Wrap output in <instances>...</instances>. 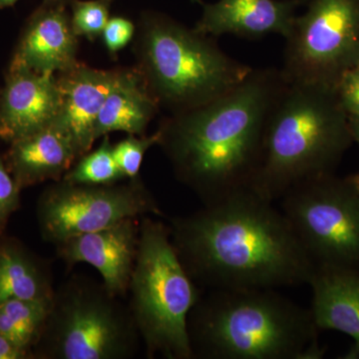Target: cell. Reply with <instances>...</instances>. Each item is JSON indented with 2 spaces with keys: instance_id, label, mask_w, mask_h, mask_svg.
Listing matches in <instances>:
<instances>
[{
  "instance_id": "cell-13",
  "label": "cell",
  "mask_w": 359,
  "mask_h": 359,
  "mask_svg": "<svg viewBox=\"0 0 359 359\" xmlns=\"http://www.w3.org/2000/svg\"><path fill=\"white\" fill-rule=\"evenodd\" d=\"M59 93L55 74L11 68L0 101V138L13 142L55 120Z\"/></svg>"
},
{
  "instance_id": "cell-24",
  "label": "cell",
  "mask_w": 359,
  "mask_h": 359,
  "mask_svg": "<svg viewBox=\"0 0 359 359\" xmlns=\"http://www.w3.org/2000/svg\"><path fill=\"white\" fill-rule=\"evenodd\" d=\"M136 34V26L131 20L121 16L110 18L102 35L104 45L110 55L115 56L133 40Z\"/></svg>"
},
{
  "instance_id": "cell-23",
  "label": "cell",
  "mask_w": 359,
  "mask_h": 359,
  "mask_svg": "<svg viewBox=\"0 0 359 359\" xmlns=\"http://www.w3.org/2000/svg\"><path fill=\"white\" fill-rule=\"evenodd\" d=\"M159 133L156 131L151 136L129 135L126 139L113 146V153L118 166L125 178H139L142 163L146 153L151 147L158 145Z\"/></svg>"
},
{
  "instance_id": "cell-31",
  "label": "cell",
  "mask_w": 359,
  "mask_h": 359,
  "mask_svg": "<svg viewBox=\"0 0 359 359\" xmlns=\"http://www.w3.org/2000/svg\"><path fill=\"white\" fill-rule=\"evenodd\" d=\"M348 179L351 180V182L353 183L354 188H355L356 191H358L359 193V172L358 174L354 175V176L351 177V178Z\"/></svg>"
},
{
  "instance_id": "cell-14",
  "label": "cell",
  "mask_w": 359,
  "mask_h": 359,
  "mask_svg": "<svg viewBox=\"0 0 359 359\" xmlns=\"http://www.w3.org/2000/svg\"><path fill=\"white\" fill-rule=\"evenodd\" d=\"M308 0H219L202 4V18L195 29L207 36L235 35L257 39L269 34L287 39L295 13Z\"/></svg>"
},
{
  "instance_id": "cell-18",
  "label": "cell",
  "mask_w": 359,
  "mask_h": 359,
  "mask_svg": "<svg viewBox=\"0 0 359 359\" xmlns=\"http://www.w3.org/2000/svg\"><path fill=\"white\" fill-rule=\"evenodd\" d=\"M159 109L138 70L123 69L97 118L94 138L113 132L141 136Z\"/></svg>"
},
{
  "instance_id": "cell-15",
  "label": "cell",
  "mask_w": 359,
  "mask_h": 359,
  "mask_svg": "<svg viewBox=\"0 0 359 359\" xmlns=\"http://www.w3.org/2000/svg\"><path fill=\"white\" fill-rule=\"evenodd\" d=\"M78 39L63 4H43L33 14L11 62L40 74H58L77 65Z\"/></svg>"
},
{
  "instance_id": "cell-8",
  "label": "cell",
  "mask_w": 359,
  "mask_h": 359,
  "mask_svg": "<svg viewBox=\"0 0 359 359\" xmlns=\"http://www.w3.org/2000/svg\"><path fill=\"white\" fill-rule=\"evenodd\" d=\"M280 211L314 264L359 266V193L334 173L306 180L280 198Z\"/></svg>"
},
{
  "instance_id": "cell-4",
  "label": "cell",
  "mask_w": 359,
  "mask_h": 359,
  "mask_svg": "<svg viewBox=\"0 0 359 359\" xmlns=\"http://www.w3.org/2000/svg\"><path fill=\"white\" fill-rule=\"evenodd\" d=\"M353 141L335 87L287 83L266 124L252 190L280 200L302 181L334 173Z\"/></svg>"
},
{
  "instance_id": "cell-32",
  "label": "cell",
  "mask_w": 359,
  "mask_h": 359,
  "mask_svg": "<svg viewBox=\"0 0 359 359\" xmlns=\"http://www.w3.org/2000/svg\"><path fill=\"white\" fill-rule=\"evenodd\" d=\"M194 1H195V0H194ZM197 1H199V2H201V1H200V0H197Z\"/></svg>"
},
{
  "instance_id": "cell-26",
  "label": "cell",
  "mask_w": 359,
  "mask_h": 359,
  "mask_svg": "<svg viewBox=\"0 0 359 359\" xmlns=\"http://www.w3.org/2000/svg\"><path fill=\"white\" fill-rule=\"evenodd\" d=\"M20 201V186L11 176L0 158V230L4 228L11 212Z\"/></svg>"
},
{
  "instance_id": "cell-5",
  "label": "cell",
  "mask_w": 359,
  "mask_h": 359,
  "mask_svg": "<svg viewBox=\"0 0 359 359\" xmlns=\"http://www.w3.org/2000/svg\"><path fill=\"white\" fill-rule=\"evenodd\" d=\"M135 42L136 69L169 115L224 95L252 70L224 53L212 37L162 13L143 14Z\"/></svg>"
},
{
  "instance_id": "cell-21",
  "label": "cell",
  "mask_w": 359,
  "mask_h": 359,
  "mask_svg": "<svg viewBox=\"0 0 359 359\" xmlns=\"http://www.w3.org/2000/svg\"><path fill=\"white\" fill-rule=\"evenodd\" d=\"M53 304L52 299H11L0 309L7 314L25 337L28 346L39 337L48 318Z\"/></svg>"
},
{
  "instance_id": "cell-30",
  "label": "cell",
  "mask_w": 359,
  "mask_h": 359,
  "mask_svg": "<svg viewBox=\"0 0 359 359\" xmlns=\"http://www.w3.org/2000/svg\"><path fill=\"white\" fill-rule=\"evenodd\" d=\"M18 0H0V8H4V7L13 6L15 4Z\"/></svg>"
},
{
  "instance_id": "cell-22",
  "label": "cell",
  "mask_w": 359,
  "mask_h": 359,
  "mask_svg": "<svg viewBox=\"0 0 359 359\" xmlns=\"http://www.w3.org/2000/svg\"><path fill=\"white\" fill-rule=\"evenodd\" d=\"M113 0H72L71 25L78 37L95 41L102 35L110 20V7Z\"/></svg>"
},
{
  "instance_id": "cell-12",
  "label": "cell",
  "mask_w": 359,
  "mask_h": 359,
  "mask_svg": "<svg viewBox=\"0 0 359 359\" xmlns=\"http://www.w3.org/2000/svg\"><path fill=\"white\" fill-rule=\"evenodd\" d=\"M122 72L95 69L79 62L56 74L59 106L54 123L70 134L81 156L88 153L95 142L97 118Z\"/></svg>"
},
{
  "instance_id": "cell-17",
  "label": "cell",
  "mask_w": 359,
  "mask_h": 359,
  "mask_svg": "<svg viewBox=\"0 0 359 359\" xmlns=\"http://www.w3.org/2000/svg\"><path fill=\"white\" fill-rule=\"evenodd\" d=\"M11 144L9 162L20 187L59 181L81 157L70 134L54 122Z\"/></svg>"
},
{
  "instance_id": "cell-9",
  "label": "cell",
  "mask_w": 359,
  "mask_h": 359,
  "mask_svg": "<svg viewBox=\"0 0 359 359\" xmlns=\"http://www.w3.org/2000/svg\"><path fill=\"white\" fill-rule=\"evenodd\" d=\"M285 39L280 68L287 84L337 88L344 72L359 65V0H308Z\"/></svg>"
},
{
  "instance_id": "cell-10",
  "label": "cell",
  "mask_w": 359,
  "mask_h": 359,
  "mask_svg": "<svg viewBox=\"0 0 359 359\" xmlns=\"http://www.w3.org/2000/svg\"><path fill=\"white\" fill-rule=\"evenodd\" d=\"M145 214L160 216L162 212L139 178L125 185H83L61 180L45 191L39 204L42 237L54 245Z\"/></svg>"
},
{
  "instance_id": "cell-16",
  "label": "cell",
  "mask_w": 359,
  "mask_h": 359,
  "mask_svg": "<svg viewBox=\"0 0 359 359\" xmlns=\"http://www.w3.org/2000/svg\"><path fill=\"white\" fill-rule=\"evenodd\" d=\"M313 299L309 308L314 325L334 330L354 340L346 358H359V269L316 264L309 280Z\"/></svg>"
},
{
  "instance_id": "cell-19",
  "label": "cell",
  "mask_w": 359,
  "mask_h": 359,
  "mask_svg": "<svg viewBox=\"0 0 359 359\" xmlns=\"http://www.w3.org/2000/svg\"><path fill=\"white\" fill-rule=\"evenodd\" d=\"M54 294L29 257L15 249L0 250V306L11 299H52Z\"/></svg>"
},
{
  "instance_id": "cell-11",
  "label": "cell",
  "mask_w": 359,
  "mask_h": 359,
  "mask_svg": "<svg viewBox=\"0 0 359 359\" xmlns=\"http://www.w3.org/2000/svg\"><path fill=\"white\" fill-rule=\"evenodd\" d=\"M140 224L137 218L63 241L59 256L69 266L85 263L99 271L105 289L118 297L129 290L138 250Z\"/></svg>"
},
{
  "instance_id": "cell-28",
  "label": "cell",
  "mask_w": 359,
  "mask_h": 359,
  "mask_svg": "<svg viewBox=\"0 0 359 359\" xmlns=\"http://www.w3.org/2000/svg\"><path fill=\"white\" fill-rule=\"evenodd\" d=\"M348 123L353 141L359 144V116H348Z\"/></svg>"
},
{
  "instance_id": "cell-2",
  "label": "cell",
  "mask_w": 359,
  "mask_h": 359,
  "mask_svg": "<svg viewBox=\"0 0 359 359\" xmlns=\"http://www.w3.org/2000/svg\"><path fill=\"white\" fill-rule=\"evenodd\" d=\"M285 86L280 69L252 68L224 95L161 123L158 145L203 204L252 190L266 124Z\"/></svg>"
},
{
  "instance_id": "cell-6",
  "label": "cell",
  "mask_w": 359,
  "mask_h": 359,
  "mask_svg": "<svg viewBox=\"0 0 359 359\" xmlns=\"http://www.w3.org/2000/svg\"><path fill=\"white\" fill-rule=\"evenodd\" d=\"M129 290L131 313L148 355L193 358L188 320L199 290L175 249L170 228L161 222L145 218L140 224Z\"/></svg>"
},
{
  "instance_id": "cell-20",
  "label": "cell",
  "mask_w": 359,
  "mask_h": 359,
  "mask_svg": "<svg viewBox=\"0 0 359 359\" xmlns=\"http://www.w3.org/2000/svg\"><path fill=\"white\" fill-rule=\"evenodd\" d=\"M123 179L125 176L116 162L108 135L96 150L81 156L62 178L68 183L83 185H111Z\"/></svg>"
},
{
  "instance_id": "cell-29",
  "label": "cell",
  "mask_w": 359,
  "mask_h": 359,
  "mask_svg": "<svg viewBox=\"0 0 359 359\" xmlns=\"http://www.w3.org/2000/svg\"><path fill=\"white\" fill-rule=\"evenodd\" d=\"M72 0H44V4H63L66 6L67 4H70Z\"/></svg>"
},
{
  "instance_id": "cell-3",
  "label": "cell",
  "mask_w": 359,
  "mask_h": 359,
  "mask_svg": "<svg viewBox=\"0 0 359 359\" xmlns=\"http://www.w3.org/2000/svg\"><path fill=\"white\" fill-rule=\"evenodd\" d=\"M194 358L316 359L323 356L309 309L276 289H218L188 320Z\"/></svg>"
},
{
  "instance_id": "cell-25",
  "label": "cell",
  "mask_w": 359,
  "mask_h": 359,
  "mask_svg": "<svg viewBox=\"0 0 359 359\" xmlns=\"http://www.w3.org/2000/svg\"><path fill=\"white\" fill-rule=\"evenodd\" d=\"M335 90L347 115L359 116V65L342 74Z\"/></svg>"
},
{
  "instance_id": "cell-7",
  "label": "cell",
  "mask_w": 359,
  "mask_h": 359,
  "mask_svg": "<svg viewBox=\"0 0 359 359\" xmlns=\"http://www.w3.org/2000/svg\"><path fill=\"white\" fill-rule=\"evenodd\" d=\"M42 332L55 359H124L138 347L131 311L104 285L86 280H71L54 294Z\"/></svg>"
},
{
  "instance_id": "cell-27",
  "label": "cell",
  "mask_w": 359,
  "mask_h": 359,
  "mask_svg": "<svg viewBox=\"0 0 359 359\" xmlns=\"http://www.w3.org/2000/svg\"><path fill=\"white\" fill-rule=\"evenodd\" d=\"M25 349L15 346L11 340L0 334V359H20L25 358Z\"/></svg>"
},
{
  "instance_id": "cell-1",
  "label": "cell",
  "mask_w": 359,
  "mask_h": 359,
  "mask_svg": "<svg viewBox=\"0 0 359 359\" xmlns=\"http://www.w3.org/2000/svg\"><path fill=\"white\" fill-rule=\"evenodd\" d=\"M170 231L194 282L211 290L309 285L316 268L283 212L254 190L175 218Z\"/></svg>"
}]
</instances>
